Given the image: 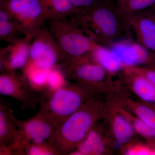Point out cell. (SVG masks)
Segmentation results:
<instances>
[{
  "instance_id": "cell-28",
  "label": "cell",
  "mask_w": 155,
  "mask_h": 155,
  "mask_svg": "<svg viewBox=\"0 0 155 155\" xmlns=\"http://www.w3.org/2000/svg\"><path fill=\"white\" fill-rule=\"evenodd\" d=\"M144 103V104H146L147 105L149 106L152 109H153V110H154L155 111V104H147V103Z\"/></svg>"
},
{
  "instance_id": "cell-26",
  "label": "cell",
  "mask_w": 155,
  "mask_h": 155,
  "mask_svg": "<svg viewBox=\"0 0 155 155\" xmlns=\"http://www.w3.org/2000/svg\"><path fill=\"white\" fill-rule=\"evenodd\" d=\"M131 71L144 76L155 84V67L147 66H125Z\"/></svg>"
},
{
  "instance_id": "cell-6",
  "label": "cell",
  "mask_w": 155,
  "mask_h": 155,
  "mask_svg": "<svg viewBox=\"0 0 155 155\" xmlns=\"http://www.w3.org/2000/svg\"><path fill=\"white\" fill-rule=\"evenodd\" d=\"M0 9L10 13L25 36L33 37L48 20L41 0H0Z\"/></svg>"
},
{
  "instance_id": "cell-10",
  "label": "cell",
  "mask_w": 155,
  "mask_h": 155,
  "mask_svg": "<svg viewBox=\"0 0 155 155\" xmlns=\"http://www.w3.org/2000/svg\"><path fill=\"white\" fill-rule=\"evenodd\" d=\"M0 94L19 101L23 109L34 110L39 103L37 91L31 86L25 76H20L16 72L1 73Z\"/></svg>"
},
{
  "instance_id": "cell-22",
  "label": "cell",
  "mask_w": 155,
  "mask_h": 155,
  "mask_svg": "<svg viewBox=\"0 0 155 155\" xmlns=\"http://www.w3.org/2000/svg\"><path fill=\"white\" fill-rule=\"evenodd\" d=\"M22 33L17 22L14 19L0 22V39L8 42L9 44L14 43L20 37L18 35Z\"/></svg>"
},
{
  "instance_id": "cell-11",
  "label": "cell",
  "mask_w": 155,
  "mask_h": 155,
  "mask_svg": "<svg viewBox=\"0 0 155 155\" xmlns=\"http://www.w3.org/2000/svg\"><path fill=\"white\" fill-rule=\"evenodd\" d=\"M114 140L102 120L99 121L78 145L82 155H112L116 150Z\"/></svg>"
},
{
  "instance_id": "cell-2",
  "label": "cell",
  "mask_w": 155,
  "mask_h": 155,
  "mask_svg": "<svg viewBox=\"0 0 155 155\" xmlns=\"http://www.w3.org/2000/svg\"><path fill=\"white\" fill-rule=\"evenodd\" d=\"M71 17L87 36L107 48L126 31L115 6L108 0H103L90 11L75 14Z\"/></svg>"
},
{
  "instance_id": "cell-18",
  "label": "cell",
  "mask_w": 155,
  "mask_h": 155,
  "mask_svg": "<svg viewBox=\"0 0 155 155\" xmlns=\"http://www.w3.org/2000/svg\"><path fill=\"white\" fill-rule=\"evenodd\" d=\"M155 5V0H116L115 8L123 22L127 17Z\"/></svg>"
},
{
  "instance_id": "cell-3",
  "label": "cell",
  "mask_w": 155,
  "mask_h": 155,
  "mask_svg": "<svg viewBox=\"0 0 155 155\" xmlns=\"http://www.w3.org/2000/svg\"><path fill=\"white\" fill-rule=\"evenodd\" d=\"M57 67L66 78L95 94L110 93L117 86L116 74L100 64L92 54L64 61Z\"/></svg>"
},
{
  "instance_id": "cell-5",
  "label": "cell",
  "mask_w": 155,
  "mask_h": 155,
  "mask_svg": "<svg viewBox=\"0 0 155 155\" xmlns=\"http://www.w3.org/2000/svg\"><path fill=\"white\" fill-rule=\"evenodd\" d=\"M48 22L50 32L64 56L61 63L91 54L102 46L87 36L71 17Z\"/></svg>"
},
{
  "instance_id": "cell-15",
  "label": "cell",
  "mask_w": 155,
  "mask_h": 155,
  "mask_svg": "<svg viewBox=\"0 0 155 155\" xmlns=\"http://www.w3.org/2000/svg\"><path fill=\"white\" fill-rule=\"evenodd\" d=\"M122 86L129 94L142 102L155 104V84L127 67L119 73Z\"/></svg>"
},
{
  "instance_id": "cell-24",
  "label": "cell",
  "mask_w": 155,
  "mask_h": 155,
  "mask_svg": "<svg viewBox=\"0 0 155 155\" xmlns=\"http://www.w3.org/2000/svg\"><path fill=\"white\" fill-rule=\"evenodd\" d=\"M65 78H66L58 67L51 69L49 74L46 88L54 90L66 85Z\"/></svg>"
},
{
  "instance_id": "cell-27",
  "label": "cell",
  "mask_w": 155,
  "mask_h": 155,
  "mask_svg": "<svg viewBox=\"0 0 155 155\" xmlns=\"http://www.w3.org/2000/svg\"><path fill=\"white\" fill-rule=\"evenodd\" d=\"M148 12L149 13L150 15L151 16H152L155 19V10H154V9H148L147 10Z\"/></svg>"
},
{
  "instance_id": "cell-12",
  "label": "cell",
  "mask_w": 155,
  "mask_h": 155,
  "mask_svg": "<svg viewBox=\"0 0 155 155\" xmlns=\"http://www.w3.org/2000/svg\"><path fill=\"white\" fill-rule=\"evenodd\" d=\"M32 37L20 38L18 40L0 50V72H16L24 69L28 64L29 48Z\"/></svg>"
},
{
  "instance_id": "cell-17",
  "label": "cell",
  "mask_w": 155,
  "mask_h": 155,
  "mask_svg": "<svg viewBox=\"0 0 155 155\" xmlns=\"http://www.w3.org/2000/svg\"><path fill=\"white\" fill-rule=\"evenodd\" d=\"M14 112L1 100L0 102V150L8 149L14 144L18 130L13 119Z\"/></svg>"
},
{
  "instance_id": "cell-9",
  "label": "cell",
  "mask_w": 155,
  "mask_h": 155,
  "mask_svg": "<svg viewBox=\"0 0 155 155\" xmlns=\"http://www.w3.org/2000/svg\"><path fill=\"white\" fill-rule=\"evenodd\" d=\"M102 120L119 150L138 136L129 120L119 110L111 93L107 94V106Z\"/></svg>"
},
{
  "instance_id": "cell-13",
  "label": "cell",
  "mask_w": 155,
  "mask_h": 155,
  "mask_svg": "<svg viewBox=\"0 0 155 155\" xmlns=\"http://www.w3.org/2000/svg\"><path fill=\"white\" fill-rule=\"evenodd\" d=\"M125 66H147L155 67V54L138 43L122 41L114 43L109 48Z\"/></svg>"
},
{
  "instance_id": "cell-7",
  "label": "cell",
  "mask_w": 155,
  "mask_h": 155,
  "mask_svg": "<svg viewBox=\"0 0 155 155\" xmlns=\"http://www.w3.org/2000/svg\"><path fill=\"white\" fill-rule=\"evenodd\" d=\"M13 119L18 134L10 148L11 155H24L25 149L29 145L49 142L55 131L56 127L39 111L26 120L17 119L14 114Z\"/></svg>"
},
{
  "instance_id": "cell-14",
  "label": "cell",
  "mask_w": 155,
  "mask_h": 155,
  "mask_svg": "<svg viewBox=\"0 0 155 155\" xmlns=\"http://www.w3.org/2000/svg\"><path fill=\"white\" fill-rule=\"evenodd\" d=\"M123 22L126 31H133L137 42L155 54V19L147 11L133 14Z\"/></svg>"
},
{
  "instance_id": "cell-23",
  "label": "cell",
  "mask_w": 155,
  "mask_h": 155,
  "mask_svg": "<svg viewBox=\"0 0 155 155\" xmlns=\"http://www.w3.org/2000/svg\"><path fill=\"white\" fill-rule=\"evenodd\" d=\"M24 155H59V152L49 143L29 145L25 149Z\"/></svg>"
},
{
  "instance_id": "cell-8",
  "label": "cell",
  "mask_w": 155,
  "mask_h": 155,
  "mask_svg": "<svg viewBox=\"0 0 155 155\" xmlns=\"http://www.w3.org/2000/svg\"><path fill=\"white\" fill-rule=\"evenodd\" d=\"M63 59L61 49L48 26L45 25L31 40L28 64L39 69L51 70L58 67Z\"/></svg>"
},
{
  "instance_id": "cell-4",
  "label": "cell",
  "mask_w": 155,
  "mask_h": 155,
  "mask_svg": "<svg viewBox=\"0 0 155 155\" xmlns=\"http://www.w3.org/2000/svg\"><path fill=\"white\" fill-rule=\"evenodd\" d=\"M94 94L75 82L54 90L45 89L40 95L39 111L57 127Z\"/></svg>"
},
{
  "instance_id": "cell-20",
  "label": "cell",
  "mask_w": 155,
  "mask_h": 155,
  "mask_svg": "<svg viewBox=\"0 0 155 155\" xmlns=\"http://www.w3.org/2000/svg\"><path fill=\"white\" fill-rule=\"evenodd\" d=\"M119 151L122 155H155V143L135 137L121 147Z\"/></svg>"
},
{
  "instance_id": "cell-21",
  "label": "cell",
  "mask_w": 155,
  "mask_h": 155,
  "mask_svg": "<svg viewBox=\"0 0 155 155\" xmlns=\"http://www.w3.org/2000/svg\"><path fill=\"white\" fill-rule=\"evenodd\" d=\"M117 103L120 110L131 123L137 135L145 140L155 143V128L148 125L133 114L122 107L118 103Z\"/></svg>"
},
{
  "instance_id": "cell-1",
  "label": "cell",
  "mask_w": 155,
  "mask_h": 155,
  "mask_svg": "<svg viewBox=\"0 0 155 155\" xmlns=\"http://www.w3.org/2000/svg\"><path fill=\"white\" fill-rule=\"evenodd\" d=\"M107 106V94H95L56 127L49 143L60 155H69L99 121Z\"/></svg>"
},
{
  "instance_id": "cell-19",
  "label": "cell",
  "mask_w": 155,
  "mask_h": 155,
  "mask_svg": "<svg viewBox=\"0 0 155 155\" xmlns=\"http://www.w3.org/2000/svg\"><path fill=\"white\" fill-rule=\"evenodd\" d=\"M48 20L72 17L75 11L69 0H41Z\"/></svg>"
},
{
  "instance_id": "cell-25",
  "label": "cell",
  "mask_w": 155,
  "mask_h": 155,
  "mask_svg": "<svg viewBox=\"0 0 155 155\" xmlns=\"http://www.w3.org/2000/svg\"><path fill=\"white\" fill-rule=\"evenodd\" d=\"M103 0H69L75 14L83 13L90 11L99 5Z\"/></svg>"
},
{
  "instance_id": "cell-16",
  "label": "cell",
  "mask_w": 155,
  "mask_h": 155,
  "mask_svg": "<svg viewBox=\"0 0 155 155\" xmlns=\"http://www.w3.org/2000/svg\"><path fill=\"white\" fill-rule=\"evenodd\" d=\"M111 93L121 107L155 129V111L129 94L122 86L119 77L116 89Z\"/></svg>"
}]
</instances>
